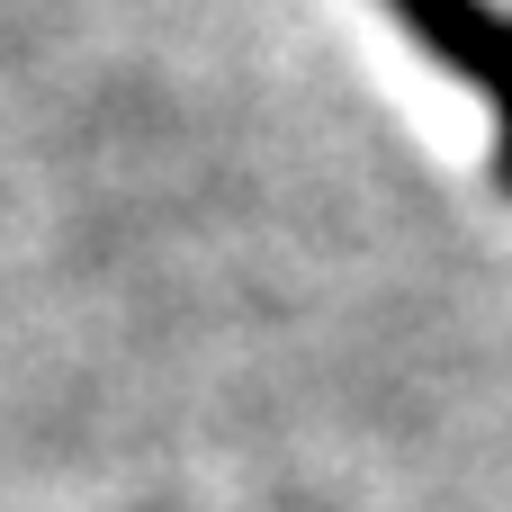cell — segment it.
I'll list each match as a JSON object with an SVG mask.
<instances>
[{"instance_id":"1","label":"cell","mask_w":512,"mask_h":512,"mask_svg":"<svg viewBox=\"0 0 512 512\" xmlns=\"http://www.w3.org/2000/svg\"><path fill=\"white\" fill-rule=\"evenodd\" d=\"M450 81L495 99V180L512 189V9L495 0H378Z\"/></svg>"}]
</instances>
